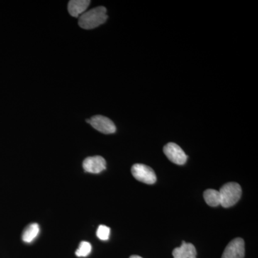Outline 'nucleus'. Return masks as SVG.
<instances>
[{
  "instance_id": "nucleus-1",
  "label": "nucleus",
  "mask_w": 258,
  "mask_h": 258,
  "mask_svg": "<svg viewBox=\"0 0 258 258\" xmlns=\"http://www.w3.org/2000/svg\"><path fill=\"white\" fill-rule=\"evenodd\" d=\"M106 12L107 10L104 7H98L86 12L79 17V26L85 30L98 28L100 25L106 23L108 19Z\"/></svg>"
},
{
  "instance_id": "nucleus-2",
  "label": "nucleus",
  "mask_w": 258,
  "mask_h": 258,
  "mask_svg": "<svg viewBox=\"0 0 258 258\" xmlns=\"http://www.w3.org/2000/svg\"><path fill=\"white\" fill-rule=\"evenodd\" d=\"M220 205L228 208L235 205L240 200L242 195L240 185L235 182H229L220 188Z\"/></svg>"
},
{
  "instance_id": "nucleus-3",
  "label": "nucleus",
  "mask_w": 258,
  "mask_h": 258,
  "mask_svg": "<svg viewBox=\"0 0 258 258\" xmlns=\"http://www.w3.org/2000/svg\"><path fill=\"white\" fill-rule=\"evenodd\" d=\"M132 173L136 179L145 184H154L157 181L155 172L152 168L145 164H134L132 167Z\"/></svg>"
},
{
  "instance_id": "nucleus-4",
  "label": "nucleus",
  "mask_w": 258,
  "mask_h": 258,
  "mask_svg": "<svg viewBox=\"0 0 258 258\" xmlns=\"http://www.w3.org/2000/svg\"><path fill=\"white\" fill-rule=\"evenodd\" d=\"M86 122L101 133L111 134L115 133L116 127L111 119L103 115H95Z\"/></svg>"
},
{
  "instance_id": "nucleus-5",
  "label": "nucleus",
  "mask_w": 258,
  "mask_h": 258,
  "mask_svg": "<svg viewBox=\"0 0 258 258\" xmlns=\"http://www.w3.org/2000/svg\"><path fill=\"white\" fill-rule=\"evenodd\" d=\"M164 153L171 162L183 165L187 160V156L179 146L175 143H169L164 146Z\"/></svg>"
},
{
  "instance_id": "nucleus-6",
  "label": "nucleus",
  "mask_w": 258,
  "mask_h": 258,
  "mask_svg": "<svg viewBox=\"0 0 258 258\" xmlns=\"http://www.w3.org/2000/svg\"><path fill=\"white\" fill-rule=\"evenodd\" d=\"M244 256V240L240 237H237L227 244L222 254V258H243Z\"/></svg>"
},
{
  "instance_id": "nucleus-7",
  "label": "nucleus",
  "mask_w": 258,
  "mask_h": 258,
  "mask_svg": "<svg viewBox=\"0 0 258 258\" xmlns=\"http://www.w3.org/2000/svg\"><path fill=\"white\" fill-rule=\"evenodd\" d=\"M85 171L91 174H99L106 168V161L101 156L86 158L83 163Z\"/></svg>"
},
{
  "instance_id": "nucleus-8",
  "label": "nucleus",
  "mask_w": 258,
  "mask_h": 258,
  "mask_svg": "<svg viewBox=\"0 0 258 258\" xmlns=\"http://www.w3.org/2000/svg\"><path fill=\"white\" fill-rule=\"evenodd\" d=\"M172 254L174 258H197V250L192 244L183 241L180 247L173 250Z\"/></svg>"
},
{
  "instance_id": "nucleus-9",
  "label": "nucleus",
  "mask_w": 258,
  "mask_h": 258,
  "mask_svg": "<svg viewBox=\"0 0 258 258\" xmlns=\"http://www.w3.org/2000/svg\"><path fill=\"white\" fill-rule=\"evenodd\" d=\"M90 3L91 2L88 0H71L68 6L70 15L74 18H78L80 15L86 13Z\"/></svg>"
},
{
  "instance_id": "nucleus-10",
  "label": "nucleus",
  "mask_w": 258,
  "mask_h": 258,
  "mask_svg": "<svg viewBox=\"0 0 258 258\" xmlns=\"http://www.w3.org/2000/svg\"><path fill=\"white\" fill-rule=\"evenodd\" d=\"M39 232H40V227L38 224H30L24 230L22 238L26 243H30L36 238Z\"/></svg>"
},
{
  "instance_id": "nucleus-11",
  "label": "nucleus",
  "mask_w": 258,
  "mask_h": 258,
  "mask_svg": "<svg viewBox=\"0 0 258 258\" xmlns=\"http://www.w3.org/2000/svg\"><path fill=\"white\" fill-rule=\"evenodd\" d=\"M205 202L210 207H217L220 205V194L215 189H207L204 192Z\"/></svg>"
},
{
  "instance_id": "nucleus-12",
  "label": "nucleus",
  "mask_w": 258,
  "mask_h": 258,
  "mask_svg": "<svg viewBox=\"0 0 258 258\" xmlns=\"http://www.w3.org/2000/svg\"><path fill=\"white\" fill-rule=\"evenodd\" d=\"M92 250V246L91 243L86 241H83L79 244V248L76 251V256L78 257H87Z\"/></svg>"
},
{
  "instance_id": "nucleus-13",
  "label": "nucleus",
  "mask_w": 258,
  "mask_h": 258,
  "mask_svg": "<svg viewBox=\"0 0 258 258\" xmlns=\"http://www.w3.org/2000/svg\"><path fill=\"white\" fill-rule=\"evenodd\" d=\"M111 230L106 225H100L97 230L96 235L100 240H108L109 239Z\"/></svg>"
},
{
  "instance_id": "nucleus-14",
  "label": "nucleus",
  "mask_w": 258,
  "mask_h": 258,
  "mask_svg": "<svg viewBox=\"0 0 258 258\" xmlns=\"http://www.w3.org/2000/svg\"><path fill=\"white\" fill-rule=\"evenodd\" d=\"M130 258H143L139 255H132Z\"/></svg>"
}]
</instances>
